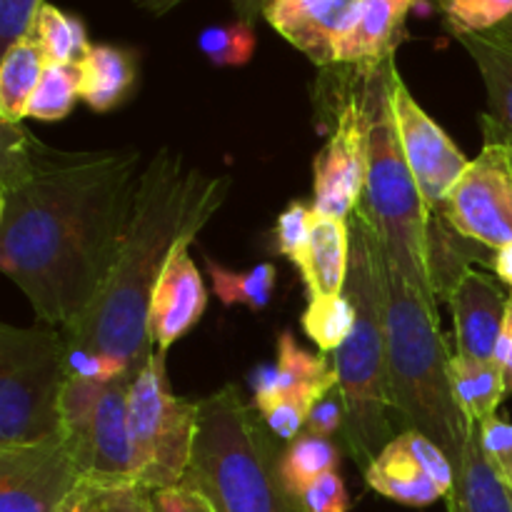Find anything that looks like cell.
Returning a JSON list of instances; mask_svg holds the SVG:
<instances>
[{
	"label": "cell",
	"instance_id": "obj_12",
	"mask_svg": "<svg viewBox=\"0 0 512 512\" xmlns=\"http://www.w3.org/2000/svg\"><path fill=\"white\" fill-rule=\"evenodd\" d=\"M390 105H393L395 128H398L400 148L408 160L410 173L418 183L428 210L440 218L450 190L463 178L473 158H468L450 140V135L420 108L400 73L393 75Z\"/></svg>",
	"mask_w": 512,
	"mask_h": 512
},
{
	"label": "cell",
	"instance_id": "obj_19",
	"mask_svg": "<svg viewBox=\"0 0 512 512\" xmlns=\"http://www.w3.org/2000/svg\"><path fill=\"white\" fill-rule=\"evenodd\" d=\"M335 388H338V373H335L333 360L325 353H308L300 348L290 330H283L278 335L275 365H263L253 378V408H268L270 403L285 395H328Z\"/></svg>",
	"mask_w": 512,
	"mask_h": 512
},
{
	"label": "cell",
	"instance_id": "obj_11",
	"mask_svg": "<svg viewBox=\"0 0 512 512\" xmlns=\"http://www.w3.org/2000/svg\"><path fill=\"white\" fill-rule=\"evenodd\" d=\"M83 480L60 435L0 448V512H63Z\"/></svg>",
	"mask_w": 512,
	"mask_h": 512
},
{
	"label": "cell",
	"instance_id": "obj_5",
	"mask_svg": "<svg viewBox=\"0 0 512 512\" xmlns=\"http://www.w3.org/2000/svg\"><path fill=\"white\" fill-rule=\"evenodd\" d=\"M193 458L183 483L218 512H303L285 488L278 438L235 383L198 400Z\"/></svg>",
	"mask_w": 512,
	"mask_h": 512
},
{
	"label": "cell",
	"instance_id": "obj_27",
	"mask_svg": "<svg viewBox=\"0 0 512 512\" xmlns=\"http://www.w3.org/2000/svg\"><path fill=\"white\" fill-rule=\"evenodd\" d=\"M340 465V450L330 438L303 433L288 443L283 458H280V473H283L285 488L300 500V495L310 488L325 473H333Z\"/></svg>",
	"mask_w": 512,
	"mask_h": 512
},
{
	"label": "cell",
	"instance_id": "obj_33",
	"mask_svg": "<svg viewBox=\"0 0 512 512\" xmlns=\"http://www.w3.org/2000/svg\"><path fill=\"white\" fill-rule=\"evenodd\" d=\"M63 512H148L138 485H103L83 480Z\"/></svg>",
	"mask_w": 512,
	"mask_h": 512
},
{
	"label": "cell",
	"instance_id": "obj_24",
	"mask_svg": "<svg viewBox=\"0 0 512 512\" xmlns=\"http://www.w3.org/2000/svg\"><path fill=\"white\" fill-rule=\"evenodd\" d=\"M450 380H453L455 403L470 425H480L498 415L500 403L508 398L503 370L495 360L483 363V360L453 355Z\"/></svg>",
	"mask_w": 512,
	"mask_h": 512
},
{
	"label": "cell",
	"instance_id": "obj_44",
	"mask_svg": "<svg viewBox=\"0 0 512 512\" xmlns=\"http://www.w3.org/2000/svg\"><path fill=\"white\" fill-rule=\"evenodd\" d=\"M493 33H498V35H503V38L512 40V18L508 20V23H503V25H500V28H495Z\"/></svg>",
	"mask_w": 512,
	"mask_h": 512
},
{
	"label": "cell",
	"instance_id": "obj_18",
	"mask_svg": "<svg viewBox=\"0 0 512 512\" xmlns=\"http://www.w3.org/2000/svg\"><path fill=\"white\" fill-rule=\"evenodd\" d=\"M415 0H358L335 43L333 65H378L395 58Z\"/></svg>",
	"mask_w": 512,
	"mask_h": 512
},
{
	"label": "cell",
	"instance_id": "obj_28",
	"mask_svg": "<svg viewBox=\"0 0 512 512\" xmlns=\"http://www.w3.org/2000/svg\"><path fill=\"white\" fill-rule=\"evenodd\" d=\"M213 290L223 305H245L253 313H260L270 305L278 280V268L273 263L253 265L250 270H228L215 260H205Z\"/></svg>",
	"mask_w": 512,
	"mask_h": 512
},
{
	"label": "cell",
	"instance_id": "obj_32",
	"mask_svg": "<svg viewBox=\"0 0 512 512\" xmlns=\"http://www.w3.org/2000/svg\"><path fill=\"white\" fill-rule=\"evenodd\" d=\"M455 38L490 33L512 18V0H438Z\"/></svg>",
	"mask_w": 512,
	"mask_h": 512
},
{
	"label": "cell",
	"instance_id": "obj_35",
	"mask_svg": "<svg viewBox=\"0 0 512 512\" xmlns=\"http://www.w3.org/2000/svg\"><path fill=\"white\" fill-rule=\"evenodd\" d=\"M68 373L75 378L95 380V383H115V380L138 375L125 360L83 348H68Z\"/></svg>",
	"mask_w": 512,
	"mask_h": 512
},
{
	"label": "cell",
	"instance_id": "obj_38",
	"mask_svg": "<svg viewBox=\"0 0 512 512\" xmlns=\"http://www.w3.org/2000/svg\"><path fill=\"white\" fill-rule=\"evenodd\" d=\"M300 508L303 512H350L348 490L338 470L325 473L315 480L303 495H300Z\"/></svg>",
	"mask_w": 512,
	"mask_h": 512
},
{
	"label": "cell",
	"instance_id": "obj_25",
	"mask_svg": "<svg viewBox=\"0 0 512 512\" xmlns=\"http://www.w3.org/2000/svg\"><path fill=\"white\" fill-rule=\"evenodd\" d=\"M45 55L33 38H23L3 50L0 63V123H23L40 75L45 70Z\"/></svg>",
	"mask_w": 512,
	"mask_h": 512
},
{
	"label": "cell",
	"instance_id": "obj_10",
	"mask_svg": "<svg viewBox=\"0 0 512 512\" xmlns=\"http://www.w3.org/2000/svg\"><path fill=\"white\" fill-rule=\"evenodd\" d=\"M333 130L313 160V210L348 220L360 205L368 170V110L358 65H338Z\"/></svg>",
	"mask_w": 512,
	"mask_h": 512
},
{
	"label": "cell",
	"instance_id": "obj_31",
	"mask_svg": "<svg viewBox=\"0 0 512 512\" xmlns=\"http://www.w3.org/2000/svg\"><path fill=\"white\" fill-rule=\"evenodd\" d=\"M198 48L215 68H240L255 53V30L248 20L210 25L198 35Z\"/></svg>",
	"mask_w": 512,
	"mask_h": 512
},
{
	"label": "cell",
	"instance_id": "obj_16",
	"mask_svg": "<svg viewBox=\"0 0 512 512\" xmlns=\"http://www.w3.org/2000/svg\"><path fill=\"white\" fill-rule=\"evenodd\" d=\"M355 5L358 0H265L263 18L318 68H330L335 63V43Z\"/></svg>",
	"mask_w": 512,
	"mask_h": 512
},
{
	"label": "cell",
	"instance_id": "obj_29",
	"mask_svg": "<svg viewBox=\"0 0 512 512\" xmlns=\"http://www.w3.org/2000/svg\"><path fill=\"white\" fill-rule=\"evenodd\" d=\"M355 320H358V310H355L353 300L343 293L338 298L308 300L300 323H303L305 335L323 353H335L353 335Z\"/></svg>",
	"mask_w": 512,
	"mask_h": 512
},
{
	"label": "cell",
	"instance_id": "obj_30",
	"mask_svg": "<svg viewBox=\"0 0 512 512\" xmlns=\"http://www.w3.org/2000/svg\"><path fill=\"white\" fill-rule=\"evenodd\" d=\"M80 100V70L78 63H45L40 83L28 105V118L40 123H55L68 118L70 110Z\"/></svg>",
	"mask_w": 512,
	"mask_h": 512
},
{
	"label": "cell",
	"instance_id": "obj_20",
	"mask_svg": "<svg viewBox=\"0 0 512 512\" xmlns=\"http://www.w3.org/2000/svg\"><path fill=\"white\" fill-rule=\"evenodd\" d=\"M350 223L333 215L315 213L308 250L298 265L308 300L338 298L345 293L350 275Z\"/></svg>",
	"mask_w": 512,
	"mask_h": 512
},
{
	"label": "cell",
	"instance_id": "obj_42",
	"mask_svg": "<svg viewBox=\"0 0 512 512\" xmlns=\"http://www.w3.org/2000/svg\"><path fill=\"white\" fill-rule=\"evenodd\" d=\"M495 363L500 365L505 378V388H508V395L512 393V295L508 300V310H505V323L503 330H500L498 348H495Z\"/></svg>",
	"mask_w": 512,
	"mask_h": 512
},
{
	"label": "cell",
	"instance_id": "obj_9",
	"mask_svg": "<svg viewBox=\"0 0 512 512\" xmlns=\"http://www.w3.org/2000/svg\"><path fill=\"white\" fill-rule=\"evenodd\" d=\"M485 145L450 190L440 218L475 245L500 250L512 243V165L508 135L488 113L480 118Z\"/></svg>",
	"mask_w": 512,
	"mask_h": 512
},
{
	"label": "cell",
	"instance_id": "obj_4",
	"mask_svg": "<svg viewBox=\"0 0 512 512\" xmlns=\"http://www.w3.org/2000/svg\"><path fill=\"white\" fill-rule=\"evenodd\" d=\"M348 223L353 250L345 295L353 300L358 320L353 335L333 353V365L345 403V448L365 470L398 435V428L390 405L378 233L360 205L350 213Z\"/></svg>",
	"mask_w": 512,
	"mask_h": 512
},
{
	"label": "cell",
	"instance_id": "obj_8",
	"mask_svg": "<svg viewBox=\"0 0 512 512\" xmlns=\"http://www.w3.org/2000/svg\"><path fill=\"white\" fill-rule=\"evenodd\" d=\"M198 405V400L190 403L170 390L165 353L153 350L128 393L133 483L140 490L183 483L193 458Z\"/></svg>",
	"mask_w": 512,
	"mask_h": 512
},
{
	"label": "cell",
	"instance_id": "obj_1",
	"mask_svg": "<svg viewBox=\"0 0 512 512\" xmlns=\"http://www.w3.org/2000/svg\"><path fill=\"white\" fill-rule=\"evenodd\" d=\"M138 148L55 150L0 123V268L38 323L70 328L108 283L143 178Z\"/></svg>",
	"mask_w": 512,
	"mask_h": 512
},
{
	"label": "cell",
	"instance_id": "obj_13",
	"mask_svg": "<svg viewBox=\"0 0 512 512\" xmlns=\"http://www.w3.org/2000/svg\"><path fill=\"white\" fill-rule=\"evenodd\" d=\"M453 480V460L418 430L395 435L365 468V483L375 493L408 508H425L448 498Z\"/></svg>",
	"mask_w": 512,
	"mask_h": 512
},
{
	"label": "cell",
	"instance_id": "obj_36",
	"mask_svg": "<svg viewBox=\"0 0 512 512\" xmlns=\"http://www.w3.org/2000/svg\"><path fill=\"white\" fill-rule=\"evenodd\" d=\"M480 448L495 470L512 483V423L510 420L493 415L478 425Z\"/></svg>",
	"mask_w": 512,
	"mask_h": 512
},
{
	"label": "cell",
	"instance_id": "obj_45",
	"mask_svg": "<svg viewBox=\"0 0 512 512\" xmlns=\"http://www.w3.org/2000/svg\"><path fill=\"white\" fill-rule=\"evenodd\" d=\"M508 153H510V165H512V140L508 138Z\"/></svg>",
	"mask_w": 512,
	"mask_h": 512
},
{
	"label": "cell",
	"instance_id": "obj_21",
	"mask_svg": "<svg viewBox=\"0 0 512 512\" xmlns=\"http://www.w3.org/2000/svg\"><path fill=\"white\" fill-rule=\"evenodd\" d=\"M448 512H512V483L490 465L480 448L478 425L455 463L453 490L448 498Z\"/></svg>",
	"mask_w": 512,
	"mask_h": 512
},
{
	"label": "cell",
	"instance_id": "obj_15",
	"mask_svg": "<svg viewBox=\"0 0 512 512\" xmlns=\"http://www.w3.org/2000/svg\"><path fill=\"white\" fill-rule=\"evenodd\" d=\"M508 300L510 293L498 278H490L483 270L465 268L448 295L455 323V348H458L455 355L483 360V363L495 360Z\"/></svg>",
	"mask_w": 512,
	"mask_h": 512
},
{
	"label": "cell",
	"instance_id": "obj_23",
	"mask_svg": "<svg viewBox=\"0 0 512 512\" xmlns=\"http://www.w3.org/2000/svg\"><path fill=\"white\" fill-rule=\"evenodd\" d=\"M458 40L478 65L488 93V115L512 140V40L493 30Z\"/></svg>",
	"mask_w": 512,
	"mask_h": 512
},
{
	"label": "cell",
	"instance_id": "obj_40",
	"mask_svg": "<svg viewBox=\"0 0 512 512\" xmlns=\"http://www.w3.org/2000/svg\"><path fill=\"white\" fill-rule=\"evenodd\" d=\"M343 430H345V403H343V395H340V388H335L333 393H328L323 400H318L315 408L310 410L305 433L333 440L338 433L343 435Z\"/></svg>",
	"mask_w": 512,
	"mask_h": 512
},
{
	"label": "cell",
	"instance_id": "obj_22",
	"mask_svg": "<svg viewBox=\"0 0 512 512\" xmlns=\"http://www.w3.org/2000/svg\"><path fill=\"white\" fill-rule=\"evenodd\" d=\"M80 70V100L95 113H110L128 100L138 83V63L128 48L98 43L90 45Z\"/></svg>",
	"mask_w": 512,
	"mask_h": 512
},
{
	"label": "cell",
	"instance_id": "obj_26",
	"mask_svg": "<svg viewBox=\"0 0 512 512\" xmlns=\"http://www.w3.org/2000/svg\"><path fill=\"white\" fill-rule=\"evenodd\" d=\"M30 38L40 45L48 63L75 65L90 50L88 30H85L83 20L50 3H43V8L35 15Z\"/></svg>",
	"mask_w": 512,
	"mask_h": 512
},
{
	"label": "cell",
	"instance_id": "obj_3",
	"mask_svg": "<svg viewBox=\"0 0 512 512\" xmlns=\"http://www.w3.org/2000/svg\"><path fill=\"white\" fill-rule=\"evenodd\" d=\"M380 248V283L388 338L390 405L398 433L418 430L458 463L473 425L455 403L450 355L440 330L438 298L428 285L410 280Z\"/></svg>",
	"mask_w": 512,
	"mask_h": 512
},
{
	"label": "cell",
	"instance_id": "obj_37",
	"mask_svg": "<svg viewBox=\"0 0 512 512\" xmlns=\"http://www.w3.org/2000/svg\"><path fill=\"white\" fill-rule=\"evenodd\" d=\"M145 508L148 512H218L200 490L185 483L145 490Z\"/></svg>",
	"mask_w": 512,
	"mask_h": 512
},
{
	"label": "cell",
	"instance_id": "obj_17",
	"mask_svg": "<svg viewBox=\"0 0 512 512\" xmlns=\"http://www.w3.org/2000/svg\"><path fill=\"white\" fill-rule=\"evenodd\" d=\"M130 383L133 378H123L103 388L83 465V475L90 483L135 485L133 450H130L128 435Z\"/></svg>",
	"mask_w": 512,
	"mask_h": 512
},
{
	"label": "cell",
	"instance_id": "obj_34",
	"mask_svg": "<svg viewBox=\"0 0 512 512\" xmlns=\"http://www.w3.org/2000/svg\"><path fill=\"white\" fill-rule=\"evenodd\" d=\"M315 210L313 205H305L300 200L288 203V208L275 220V248L283 258L298 268L303 263V255L308 250L310 230H313Z\"/></svg>",
	"mask_w": 512,
	"mask_h": 512
},
{
	"label": "cell",
	"instance_id": "obj_39",
	"mask_svg": "<svg viewBox=\"0 0 512 512\" xmlns=\"http://www.w3.org/2000/svg\"><path fill=\"white\" fill-rule=\"evenodd\" d=\"M43 3L45 0H0V48L8 50L13 43L28 38Z\"/></svg>",
	"mask_w": 512,
	"mask_h": 512
},
{
	"label": "cell",
	"instance_id": "obj_2",
	"mask_svg": "<svg viewBox=\"0 0 512 512\" xmlns=\"http://www.w3.org/2000/svg\"><path fill=\"white\" fill-rule=\"evenodd\" d=\"M228 175L188 168L183 153L160 148L145 163L118 263L88 313L63 328L68 348L125 360L138 373L153 355L148 310L175 245L195 240L228 198Z\"/></svg>",
	"mask_w": 512,
	"mask_h": 512
},
{
	"label": "cell",
	"instance_id": "obj_14",
	"mask_svg": "<svg viewBox=\"0 0 512 512\" xmlns=\"http://www.w3.org/2000/svg\"><path fill=\"white\" fill-rule=\"evenodd\" d=\"M190 243L193 240L175 245L150 298L148 333L160 353H168L188 335L208 308V290L198 265L190 258Z\"/></svg>",
	"mask_w": 512,
	"mask_h": 512
},
{
	"label": "cell",
	"instance_id": "obj_7",
	"mask_svg": "<svg viewBox=\"0 0 512 512\" xmlns=\"http://www.w3.org/2000/svg\"><path fill=\"white\" fill-rule=\"evenodd\" d=\"M68 343L48 323L0 325V448L60 435Z\"/></svg>",
	"mask_w": 512,
	"mask_h": 512
},
{
	"label": "cell",
	"instance_id": "obj_41",
	"mask_svg": "<svg viewBox=\"0 0 512 512\" xmlns=\"http://www.w3.org/2000/svg\"><path fill=\"white\" fill-rule=\"evenodd\" d=\"M143 10L153 15H165L168 10H173L175 5H180L183 0H135ZM263 3L265 0H230L235 10V18L240 20H248V23H255V20L263 15Z\"/></svg>",
	"mask_w": 512,
	"mask_h": 512
},
{
	"label": "cell",
	"instance_id": "obj_6",
	"mask_svg": "<svg viewBox=\"0 0 512 512\" xmlns=\"http://www.w3.org/2000/svg\"><path fill=\"white\" fill-rule=\"evenodd\" d=\"M358 70L368 110V170L360 208L378 233L390 263L410 280L433 290L435 240L443 218L428 210L400 148L390 105L393 75L398 73L395 58L358 65Z\"/></svg>",
	"mask_w": 512,
	"mask_h": 512
},
{
	"label": "cell",
	"instance_id": "obj_43",
	"mask_svg": "<svg viewBox=\"0 0 512 512\" xmlns=\"http://www.w3.org/2000/svg\"><path fill=\"white\" fill-rule=\"evenodd\" d=\"M490 268L495 270V278H498L500 283L510 285L512 288V243L495 250V255L490 258Z\"/></svg>",
	"mask_w": 512,
	"mask_h": 512
}]
</instances>
